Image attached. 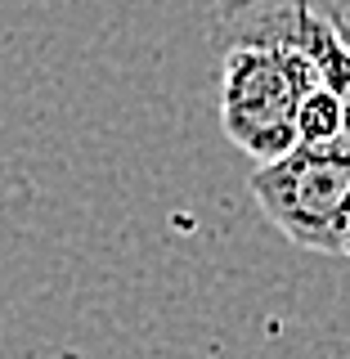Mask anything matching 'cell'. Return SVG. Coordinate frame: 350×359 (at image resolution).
Here are the masks:
<instances>
[{
  "label": "cell",
  "instance_id": "6da1fadb",
  "mask_svg": "<svg viewBox=\"0 0 350 359\" xmlns=\"http://www.w3.org/2000/svg\"><path fill=\"white\" fill-rule=\"evenodd\" d=\"M319 86V72L288 45H224L220 59V126L234 149L274 162L297 149V108Z\"/></svg>",
  "mask_w": 350,
  "mask_h": 359
},
{
  "label": "cell",
  "instance_id": "7a4b0ae2",
  "mask_svg": "<svg viewBox=\"0 0 350 359\" xmlns=\"http://www.w3.org/2000/svg\"><path fill=\"white\" fill-rule=\"evenodd\" d=\"M247 189L292 247L350 261V140L323 149L297 144L292 153L256 166Z\"/></svg>",
  "mask_w": 350,
  "mask_h": 359
},
{
  "label": "cell",
  "instance_id": "3957f363",
  "mask_svg": "<svg viewBox=\"0 0 350 359\" xmlns=\"http://www.w3.org/2000/svg\"><path fill=\"white\" fill-rule=\"evenodd\" d=\"M216 36L224 45H288L314 63L319 81L342 99L350 140V50L332 32L328 9L314 0H229L216 14Z\"/></svg>",
  "mask_w": 350,
  "mask_h": 359
},
{
  "label": "cell",
  "instance_id": "277c9868",
  "mask_svg": "<svg viewBox=\"0 0 350 359\" xmlns=\"http://www.w3.org/2000/svg\"><path fill=\"white\" fill-rule=\"evenodd\" d=\"M346 140V117H342V99L332 95L328 86H314L297 108V144H310V149H323V144Z\"/></svg>",
  "mask_w": 350,
  "mask_h": 359
},
{
  "label": "cell",
  "instance_id": "5b68a950",
  "mask_svg": "<svg viewBox=\"0 0 350 359\" xmlns=\"http://www.w3.org/2000/svg\"><path fill=\"white\" fill-rule=\"evenodd\" d=\"M328 22H332V32H337V36H342V45L350 50V18L342 14V9H332V5H328Z\"/></svg>",
  "mask_w": 350,
  "mask_h": 359
}]
</instances>
